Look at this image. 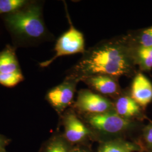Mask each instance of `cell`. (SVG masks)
I'll return each instance as SVG.
<instances>
[{
  "label": "cell",
  "instance_id": "1",
  "mask_svg": "<svg viewBox=\"0 0 152 152\" xmlns=\"http://www.w3.org/2000/svg\"><path fill=\"white\" fill-rule=\"evenodd\" d=\"M136 67L132 46L126 34L104 40L86 50L66 76L78 82L96 75L134 77L137 72Z\"/></svg>",
  "mask_w": 152,
  "mask_h": 152
},
{
  "label": "cell",
  "instance_id": "2",
  "mask_svg": "<svg viewBox=\"0 0 152 152\" xmlns=\"http://www.w3.org/2000/svg\"><path fill=\"white\" fill-rule=\"evenodd\" d=\"M43 5L42 1H29L21 9L2 15L16 48L36 46L54 39L44 22Z\"/></svg>",
  "mask_w": 152,
  "mask_h": 152
},
{
  "label": "cell",
  "instance_id": "3",
  "mask_svg": "<svg viewBox=\"0 0 152 152\" xmlns=\"http://www.w3.org/2000/svg\"><path fill=\"white\" fill-rule=\"evenodd\" d=\"M79 117L91 131L93 142L99 144L119 139L131 140L130 137L140 127V122L125 120L115 110Z\"/></svg>",
  "mask_w": 152,
  "mask_h": 152
},
{
  "label": "cell",
  "instance_id": "4",
  "mask_svg": "<svg viewBox=\"0 0 152 152\" xmlns=\"http://www.w3.org/2000/svg\"><path fill=\"white\" fill-rule=\"evenodd\" d=\"M65 7L69 28L56 40L55 45L54 55L49 60L39 63V65L41 68L49 66L58 58L79 53L83 54L86 51L83 34L73 26L65 3Z\"/></svg>",
  "mask_w": 152,
  "mask_h": 152
},
{
  "label": "cell",
  "instance_id": "5",
  "mask_svg": "<svg viewBox=\"0 0 152 152\" xmlns=\"http://www.w3.org/2000/svg\"><path fill=\"white\" fill-rule=\"evenodd\" d=\"M60 121L64 129L63 135L73 145H91L93 142L90 129L72 107L60 115Z\"/></svg>",
  "mask_w": 152,
  "mask_h": 152
},
{
  "label": "cell",
  "instance_id": "6",
  "mask_svg": "<svg viewBox=\"0 0 152 152\" xmlns=\"http://www.w3.org/2000/svg\"><path fill=\"white\" fill-rule=\"evenodd\" d=\"M78 115L99 114L114 110L112 100L90 89L78 91L76 101L72 106Z\"/></svg>",
  "mask_w": 152,
  "mask_h": 152
},
{
  "label": "cell",
  "instance_id": "7",
  "mask_svg": "<svg viewBox=\"0 0 152 152\" xmlns=\"http://www.w3.org/2000/svg\"><path fill=\"white\" fill-rule=\"evenodd\" d=\"M16 49L8 44L0 52V85L8 88L16 86L24 80Z\"/></svg>",
  "mask_w": 152,
  "mask_h": 152
},
{
  "label": "cell",
  "instance_id": "8",
  "mask_svg": "<svg viewBox=\"0 0 152 152\" xmlns=\"http://www.w3.org/2000/svg\"><path fill=\"white\" fill-rule=\"evenodd\" d=\"M78 82L65 76L63 82L50 89L45 99L60 117L74 103V97Z\"/></svg>",
  "mask_w": 152,
  "mask_h": 152
},
{
  "label": "cell",
  "instance_id": "9",
  "mask_svg": "<svg viewBox=\"0 0 152 152\" xmlns=\"http://www.w3.org/2000/svg\"><path fill=\"white\" fill-rule=\"evenodd\" d=\"M83 82L91 90L112 100L118 97L124 90L120 86L118 78L107 75L90 76Z\"/></svg>",
  "mask_w": 152,
  "mask_h": 152
},
{
  "label": "cell",
  "instance_id": "10",
  "mask_svg": "<svg viewBox=\"0 0 152 152\" xmlns=\"http://www.w3.org/2000/svg\"><path fill=\"white\" fill-rule=\"evenodd\" d=\"M113 102L115 112L125 120L140 122L145 118L144 109L131 98L129 88L124 90L122 93Z\"/></svg>",
  "mask_w": 152,
  "mask_h": 152
},
{
  "label": "cell",
  "instance_id": "11",
  "mask_svg": "<svg viewBox=\"0 0 152 152\" xmlns=\"http://www.w3.org/2000/svg\"><path fill=\"white\" fill-rule=\"evenodd\" d=\"M129 90L131 98L143 109L152 102V83L141 71H137L133 77Z\"/></svg>",
  "mask_w": 152,
  "mask_h": 152
},
{
  "label": "cell",
  "instance_id": "12",
  "mask_svg": "<svg viewBox=\"0 0 152 152\" xmlns=\"http://www.w3.org/2000/svg\"><path fill=\"white\" fill-rule=\"evenodd\" d=\"M76 146L66 140L62 132H56L44 142L39 152H75Z\"/></svg>",
  "mask_w": 152,
  "mask_h": 152
},
{
  "label": "cell",
  "instance_id": "13",
  "mask_svg": "<svg viewBox=\"0 0 152 152\" xmlns=\"http://www.w3.org/2000/svg\"><path fill=\"white\" fill-rule=\"evenodd\" d=\"M96 152H142V149L135 141L119 139L99 144Z\"/></svg>",
  "mask_w": 152,
  "mask_h": 152
},
{
  "label": "cell",
  "instance_id": "14",
  "mask_svg": "<svg viewBox=\"0 0 152 152\" xmlns=\"http://www.w3.org/2000/svg\"><path fill=\"white\" fill-rule=\"evenodd\" d=\"M135 64L142 72H149L152 69V47H133Z\"/></svg>",
  "mask_w": 152,
  "mask_h": 152
},
{
  "label": "cell",
  "instance_id": "15",
  "mask_svg": "<svg viewBox=\"0 0 152 152\" xmlns=\"http://www.w3.org/2000/svg\"><path fill=\"white\" fill-rule=\"evenodd\" d=\"M133 47H152V26L127 33Z\"/></svg>",
  "mask_w": 152,
  "mask_h": 152
},
{
  "label": "cell",
  "instance_id": "16",
  "mask_svg": "<svg viewBox=\"0 0 152 152\" xmlns=\"http://www.w3.org/2000/svg\"><path fill=\"white\" fill-rule=\"evenodd\" d=\"M29 2L28 0H0V15H3L19 10Z\"/></svg>",
  "mask_w": 152,
  "mask_h": 152
},
{
  "label": "cell",
  "instance_id": "17",
  "mask_svg": "<svg viewBox=\"0 0 152 152\" xmlns=\"http://www.w3.org/2000/svg\"><path fill=\"white\" fill-rule=\"evenodd\" d=\"M141 142L138 143L142 152L152 150V122L141 129Z\"/></svg>",
  "mask_w": 152,
  "mask_h": 152
},
{
  "label": "cell",
  "instance_id": "18",
  "mask_svg": "<svg viewBox=\"0 0 152 152\" xmlns=\"http://www.w3.org/2000/svg\"><path fill=\"white\" fill-rule=\"evenodd\" d=\"M10 142V138L0 134V152L6 150V148L9 145Z\"/></svg>",
  "mask_w": 152,
  "mask_h": 152
},
{
  "label": "cell",
  "instance_id": "19",
  "mask_svg": "<svg viewBox=\"0 0 152 152\" xmlns=\"http://www.w3.org/2000/svg\"><path fill=\"white\" fill-rule=\"evenodd\" d=\"M75 152H93L91 145H83L76 146Z\"/></svg>",
  "mask_w": 152,
  "mask_h": 152
},
{
  "label": "cell",
  "instance_id": "20",
  "mask_svg": "<svg viewBox=\"0 0 152 152\" xmlns=\"http://www.w3.org/2000/svg\"><path fill=\"white\" fill-rule=\"evenodd\" d=\"M1 152H7L6 151V150H4V151H2Z\"/></svg>",
  "mask_w": 152,
  "mask_h": 152
},
{
  "label": "cell",
  "instance_id": "21",
  "mask_svg": "<svg viewBox=\"0 0 152 152\" xmlns=\"http://www.w3.org/2000/svg\"><path fill=\"white\" fill-rule=\"evenodd\" d=\"M152 152V151H146V152Z\"/></svg>",
  "mask_w": 152,
  "mask_h": 152
}]
</instances>
